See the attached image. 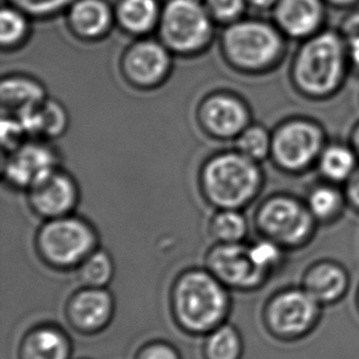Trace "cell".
I'll return each instance as SVG.
<instances>
[{"label":"cell","instance_id":"7c38bea8","mask_svg":"<svg viewBox=\"0 0 359 359\" xmlns=\"http://www.w3.org/2000/svg\"><path fill=\"white\" fill-rule=\"evenodd\" d=\"M60 167L59 152L48 140L29 139L6 154L3 178L10 188L29 191Z\"/></svg>","mask_w":359,"mask_h":359},{"label":"cell","instance_id":"6da1fadb","mask_svg":"<svg viewBox=\"0 0 359 359\" xmlns=\"http://www.w3.org/2000/svg\"><path fill=\"white\" fill-rule=\"evenodd\" d=\"M351 72L345 39L339 29H324L299 42L288 78L298 96L311 102H325L342 91Z\"/></svg>","mask_w":359,"mask_h":359},{"label":"cell","instance_id":"d590c367","mask_svg":"<svg viewBox=\"0 0 359 359\" xmlns=\"http://www.w3.org/2000/svg\"><path fill=\"white\" fill-rule=\"evenodd\" d=\"M348 209L359 215V167L344 185Z\"/></svg>","mask_w":359,"mask_h":359},{"label":"cell","instance_id":"4dcf8cb0","mask_svg":"<svg viewBox=\"0 0 359 359\" xmlns=\"http://www.w3.org/2000/svg\"><path fill=\"white\" fill-rule=\"evenodd\" d=\"M249 247L257 266L271 276L283 266L287 252L276 243L262 237L257 242L250 243Z\"/></svg>","mask_w":359,"mask_h":359},{"label":"cell","instance_id":"f546056e","mask_svg":"<svg viewBox=\"0 0 359 359\" xmlns=\"http://www.w3.org/2000/svg\"><path fill=\"white\" fill-rule=\"evenodd\" d=\"M74 0H4L34 21H47L65 14Z\"/></svg>","mask_w":359,"mask_h":359},{"label":"cell","instance_id":"7402d4cb","mask_svg":"<svg viewBox=\"0 0 359 359\" xmlns=\"http://www.w3.org/2000/svg\"><path fill=\"white\" fill-rule=\"evenodd\" d=\"M70 355V340L57 326H37L20 344L19 359H69Z\"/></svg>","mask_w":359,"mask_h":359},{"label":"cell","instance_id":"60d3db41","mask_svg":"<svg viewBox=\"0 0 359 359\" xmlns=\"http://www.w3.org/2000/svg\"><path fill=\"white\" fill-rule=\"evenodd\" d=\"M355 306H357V311L359 313V286L358 290H357V293H355Z\"/></svg>","mask_w":359,"mask_h":359},{"label":"cell","instance_id":"e0dca14e","mask_svg":"<svg viewBox=\"0 0 359 359\" xmlns=\"http://www.w3.org/2000/svg\"><path fill=\"white\" fill-rule=\"evenodd\" d=\"M74 39L83 43H97L116 29L114 6L108 0H74L63 15Z\"/></svg>","mask_w":359,"mask_h":359},{"label":"cell","instance_id":"836d02e7","mask_svg":"<svg viewBox=\"0 0 359 359\" xmlns=\"http://www.w3.org/2000/svg\"><path fill=\"white\" fill-rule=\"evenodd\" d=\"M136 359H180L173 346L165 342H154L141 348Z\"/></svg>","mask_w":359,"mask_h":359},{"label":"cell","instance_id":"8d00e7d4","mask_svg":"<svg viewBox=\"0 0 359 359\" xmlns=\"http://www.w3.org/2000/svg\"><path fill=\"white\" fill-rule=\"evenodd\" d=\"M245 1L249 9L255 10L259 13H265V11H271L278 0H245Z\"/></svg>","mask_w":359,"mask_h":359},{"label":"cell","instance_id":"f1b7e54d","mask_svg":"<svg viewBox=\"0 0 359 359\" xmlns=\"http://www.w3.org/2000/svg\"><path fill=\"white\" fill-rule=\"evenodd\" d=\"M234 144L236 150L262 165L264 161L270 160L272 133L262 124L252 123L236 137Z\"/></svg>","mask_w":359,"mask_h":359},{"label":"cell","instance_id":"74e56055","mask_svg":"<svg viewBox=\"0 0 359 359\" xmlns=\"http://www.w3.org/2000/svg\"><path fill=\"white\" fill-rule=\"evenodd\" d=\"M347 47H348L351 69L355 74H359V41L347 44Z\"/></svg>","mask_w":359,"mask_h":359},{"label":"cell","instance_id":"ac0fdd59","mask_svg":"<svg viewBox=\"0 0 359 359\" xmlns=\"http://www.w3.org/2000/svg\"><path fill=\"white\" fill-rule=\"evenodd\" d=\"M301 286L324 309L337 306L350 292V271L335 259L320 257L306 267L302 275Z\"/></svg>","mask_w":359,"mask_h":359},{"label":"cell","instance_id":"9a60e30c","mask_svg":"<svg viewBox=\"0 0 359 359\" xmlns=\"http://www.w3.org/2000/svg\"><path fill=\"white\" fill-rule=\"evenodd\" d=\"M326 8L324 0H278L271 20L288 41L302 42L326 29Z\"/></svg>","mask_w":359,"mask_h":359},{"label":"cell","instance_id":"277c9868","mask_svg":"<svg viewBox=\"0 0 359 359\" xmlns=\"http://www.w3.org/2000/svg\"><path fill=\"white\" fill-rule=\"evenodd\" d=\"M264 185L260 163L236 149L210 156L200 170V191L216 210L243 211L259 198Z\"/></svg>","mask_w":359,"mask_h":359},{"label":"cell","instance_id":"ab89813d","mask_svg":"<svg viewBox=\"0 0 359 359\" xmlns=\"http://www.w3.org/2000/svg\"><path fill=\"white\" fill-rule=\"evenodd\" d=\"M348 142L352 146V149L355 151V154L359 157V119L355 121L353 126L351 128L350 135H348Z\"/></svg>","mask_w":359,"mask_h":359},{"label":"cell","instance_id":"2e32d148","mask_svg":"<svg viewBox=\"0 0 359 359\" xmlns=\"http://www.w3.org/2000/svg\"><path fill=\"white\" fill-rule=\"evenodd\" d=\"M65 314L74 330L96 334L112 320L114 298L107 288L83 286L69 298Z\"/></svg>","mask_w":359,"mask_h":359},{"label":"cell","instance_id":"cb8c5ba5","mask_svg":"<svg viewBox=\"0 0 359 359\" xmlns=\"http://www.w3.org/2000/svg\"><path fill=\"white\" fill-rule=\"evenodd\" d=\"M358 167L359 157L348 141L329 140L318 160L316 170L320 180L344 187Z\"/></svg>","mask_w":359,"mask_h":359},{"label":"cell","instance_id":"44dd1931","mask_svg":"<svg viewBox=\"0 0 359 359\" xmlns=\"http://www.w3.org/2000/svg\"><path fill=\"white\" fill-rule=\"evenodd\" d=\"M43 83L27 74L4 75L0 83V100L5 114H16L47 100Z\"/></svg>","mask_w":359,"mask_h":359},{"label":"cell","instance_id":"7a4b0ae2","mask_svg":"<svg viewBox=\"0 0 359 359\" xmlns=\"http://www.w3.org/2000/svg\"><path fill=\"white\" fill-rule=\"evenodd\" d=\"M288 39L270 20L249 18L224 26L219 37L224 63L243 75H265L283 63Z\"/></svg>","mask_w":359,"mask_h":359},{"label":"cell","instance_id":"83f0119b","mask_svg":"<svg viewBox=\"0 0 359 359\" xmlns=\"http://www.w3.org/2000/svg\"><path fill=\"white\" fill-rule=\"evenodd\" d=\"M242 353V337L233 326L222 324L206 335L205 359H241Z\"/></svg>","mask_w":359,"mask_h":359},{"label":"cell","instance_id":"4316f807","mask_svg":"<svg viewBox=\"0 0 359 359\" xmlns=\"http://www.w3.org/2000/svg\"><path fill=\"white\" fill-rule=\"evenodd\" d=\"M76 270L81 286L107 288L114 276V262L109 252L97 248Z\"/></svg>","mask_w":359,"mask_h":359},{"label":"cell","instance_id":"e575fe53","mask_svg":"<svg viewBox=\"0 0 359 359\" xmlns=\"http://www.w3.org/2000/svg\"><path fill=\"white\" fill-rule=\"evenodd\" d=\"M337 29L345 39L346 43L359 41V8L351 9L341 21Z\"/></svg>","mask_w":359,"mask_h":359},{"label":"cell","instance_id":"d6a6232c","mask_svg":"<svg viewBox=\"0 0 359 359\" xmlns=\"http://www.w3.org/2000/svg\"><path fill=\"white\" fill-rule=\"evenodd\" d=\"M29 137L25 131L24 126H21L19 119L13 114L3 113L1 119V144L5 154H9L11 151L18 149L22 145L25 141Z\"/></svg>","mask_w":359,"mask_h":359},{"label":"cell","instance_id":"9c48e42d","mask_svg":"<svg viewBox=\"0 0 359 359\" xmlns=\"http://www.w3.org/2000/svg\"><path fill=\"white\" fill-rule=\"evenodd\" d=\"M324 308L299 285L283 287L267 299L262 309L265 330L277 341L306 340L320 325Z\"/></svg>","mask_w":359,"mask_h":359},{"label":"cell","instance_id":"3957f363","mask_svg":"<svg viewBox=\"0 0 359 359\" xmlns=\"http://www.w3.org/2000/svg\"><path fill=\"white\" fill-rule=\"evenodd\" d=\"M229 288L205 269L180 272L170 290L177 325L191 335H208L224 324L231 309Z\"/></svg>","mask_w":359,"mask_h":359},{"label":"cell","instance_id":"603a6c76","mask_svg":"<svg viewBox=\"0 0 359 359\" xmlns=\"http://www.w3.org/2000/svg\"><path fill=\"white\" fill-rule=\"evenodd\" d=\"M304 201L320 227L339 222L348 209L344 187L323 180L306 190Z\"/></svg>","mask_w":359,"mask_h":359},{"label":"cell","instance_id":"52a82bcc","mask_svg":"<svg viewBox=\"0 0 359 359\" xmlns=\"http://www.w3.org/2000/svg\"><path fill=\"white\" fill-rule=\"evenodd\" d=\"M271 133L270 161L280 172L293 177L316 170L329 142L325 126L316 118L302 114L285 118Z\"/></svg>","mask_w":359,"mask_h":359},{"label":"cell","instance_id":"f35d334b","mask_svg":"<svg viewBox=\"0 0 359 359\" xmlns=\"http://www.w3.org/2000/svg\"><path fill=\"white\" fill-rule=\"evenodd\" d=\"M327 6H332L335 9L351 10L357 8L359 0H324Z\"/></svg>","mask_w":359,"mask_h":359},{"label":"cell","instance_id":"4fadbf2b","mask_svg":"<svg viewBox=\"0 0 359 359\" xmlns=\"http://www.w3.org/2000/svg\"><path fill=\"white\" fill-rule=\"evenodd\" d=\"M196 118L205 134L219 141L236 140L252 124L248 103L237 93L229 91H216L203 98Z\"/></svg>","mask_w":359,"mask_h":359},{"label":"cell","instance_id":"30bf717a","mask_svg":"<svg viewBox=\"0 0 359 359\" xmlns=\"http://www.w3.org/2000/svg\"><path fill=\"white\" fill-rule=\"evenodd\" d=\"M173 58L175 55L157 37L134 39L121 53L119 69L133 88L155 90L170 78Z\"/></svg>","mask_w":359,"mask_h":359},{"label":"cell","instance_id":"d6986e66","mask_svg":"<svg viewBox=\"0 0 359 359\" xmlns=\"http://www.w3.org/2000/svg\"><path fill=\"white\" fill-rule=\"evenodd\" d=\"M161 0H117L114 6L116 27L133 39L156 34L160 24Z\"/></svg>","mask_w":359,"mask_h":359},{"label":"cell","instance_id":"8fae6325","mask_svg":"<svg viewBox=\"0 0 359 359\" xmlns=\"http://www.w3.org/2000/svg\"><path fill=\"white\" fill-rule=\"evenodd\" d=\"M206 269L229 290L257 291L266 283L271 275L257 266L249 244L216 243L205 257Z\"/></svg>","mask_w":359,"mask_h":359},{"label":"cell","instance_id":"ba28073f","mask_svg":"<svg viewBox=\"0 0 359 359\" xmlns=\"http://www.w3.org/2000/svg\"><path fill=\"white\" fill-rule=\"evenodd\" d=\"M39 259L50 269L74 270L98 248L93 224L75 215L43 221L34 237Z\"/></svg>","mask_w":359,"mask_h":359},{"label":"cell","instance_id":"484cf974","mask_svg":"<svg viewBox=\"0 0 359 359\" xmlns=\"http://www.w3.org/2000/svg\"><path fill=\"white\" fill-rule=\"evenodd\" d=\"M209 232L216 243H243L249 232V224L242 210H216L209 222Z\"/></svg>","mask_w":359,"mask_h":359},{"label":"cell","instance_id":"5bb4252c","mask_svg":"<svg viewBox=\"0 0 359 359\" xmlns=\"http://www.w3.org/2000/svg\"><path fill=\"white\" fill-rule=\"evenodd\" d=\"M79 200L78 182L62 167L27 191L29 209L43 221L73 215Z\"/></svg>","mask_w":359,"mask_h":359},{"label":"cell","instance_id":"1f68e13d","mask_svg":"<svg viewBox=\"0 0 359 359\" xmlns=\"http://www.w3.org/2000/svg\"><path fill=\"white\" fill-rule=\"evenodd\" d=\"M210 16L217 26H229L247 14L245 0H203Z\"/></svg>","mask_w":359,"mask_h":359},{"label":"cell","instance_id":"d4e9b609","mask_svg":"<svg viewBox=\"0 0 359 359\" xmlns=\"http://www.w3.org/2000/svg\"><path fill=\"white\" fill-rule=\"evenodd\" d=\"M34 20L13 5L4 3L0 10V47L13 53L29 43L34 32Z\"/></svg>","mask_w":359,"mask_h":359},{"label":"cell","instance_id":"ffe728a7","mask_svg":"<svg viewBox=\"0 0 359 359\" xmlns=\"http://www.w3.org/2000/svg\"><path fill=\"white\" fill-rule=\"evenodd\" d=\"M13 116L19 119L29 139L54 140L63 135L69 126L67 109L62 103L52 98Z\"/></svg>","mask_w":359,"mask_h":359},{"label":"cell","instance_id":"8992f818","mask_svg":"<svg viewBox=\"0 0 359 359\" xmlns=\"http://www.w3.org/2000/svg\"><path fill=\"white\" fill-rule=\"evenodd\" d=\"M254 224L262 237L276 243L286 252L311 245L320 227L304 198L285 191L269 195L257 205Z\"/></svg>","mask_w":359,"mask_h":359},{"label":"cell","instance_id":"5b68a950","mask_svg":"<svg viewBox=\"0 0 359 359\" xmlns=\"http://www.w3.org/2000/svg\"><path fill=\"white\" fill-rule=\"evenodd\" d=\"M216 27L203 0H163L156 37L175 57L195 58L212 46Z\"/></svg>","mask_w":359,"mask_h":359}]
</instances>
